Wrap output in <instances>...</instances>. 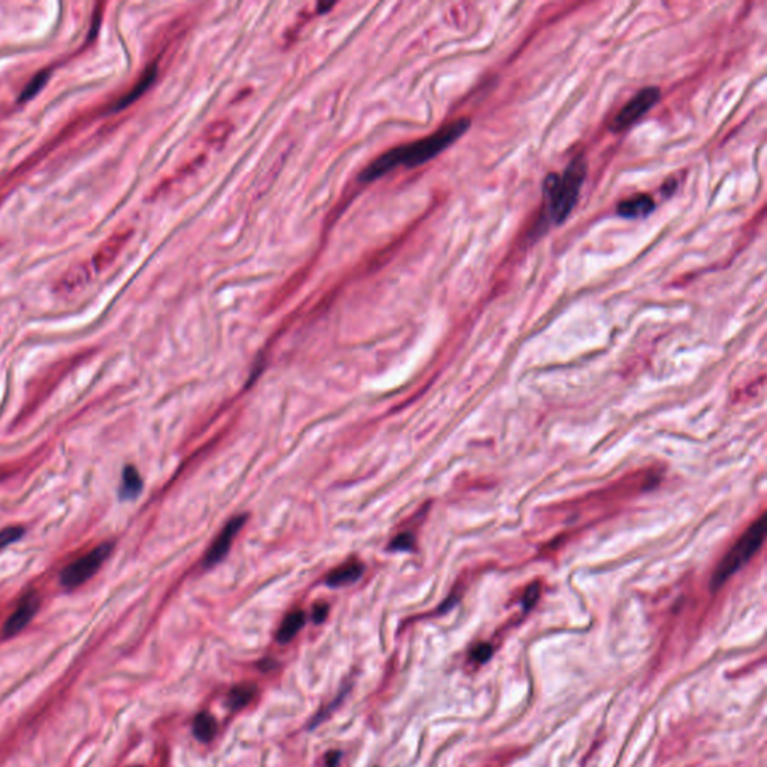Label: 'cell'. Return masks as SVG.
<instances>
[{"label": "cell", "mask_w": 767, "mask_h": 767, "mask_svg": "<svg viewBox=\"0 0 767 767\" xmlns=\"http://www.w3.org/2000/svg\"><path fill=\"white\" fill-rule=\"evenodd\" d=\"M363 570H365V568H363L360 562H357V560H351V562H346L345 565L336 568L333 573H330L327 577V584L333 588H339V586H345V584L354 583L360 579Z\"/></svg>", "instance_id": "11"}, {"label": "cell", "mask_w": 767, "mask_h": 767, "mask_svg": "<svg viewBox=\"0 0 767 767\" xmlns=\"http://www.w3.org/2000/svg\"><path fill=\"white\" fill-rule=\"evenodd\" d=\"M87 282V271L84 267H76L72 268L71 271L65 275V277L62 279L60 286L62 290L66 293H73L76 290H78L80 286L86 285Z\"/></svg>", "instance_id": "17"}, {"label": "cell", "mask_w": 767, "mask_h": 767, "mask_svg": "<svg viewBox=\"0 0 767 767\" xmlns=\"http://www.w3.org/2000/svg\"><path fill=\"white\" fill-rule=\"evenodd\" d=\"M113 551L111 542H102L87 555L73 560L60 574V583L66 589H76L93 577Z\"/></svg>", "instance_id": "4"}, {"label": "cell", "mask_w": 767, "mask_h": 767, "mask_svg": "<svg viewBox=\"0 0 767 767\" xmlns=\"http://www.w3.org/2000/svg\"><path fill=\"white\" fill-rule=\"evenodd\" d=\"M412 546H414V537L411 534H400L391 542L393 550H409Z\"/></svg>", "instance_id": "22"}, {"label": "cell", "mask_w": 767, "mask_h": 767, "mask_svg": "<svg viewBox=\"0 0 767 767\" xmlns=\"http://www.w3.org/2000/svg\"><path fill=\"white\" fill-rule=\"evenodd\" d=\"M538 597H540V584H538V583H532L531 586L526 589L525 597H523V607H525V610H529L535 603H537Z\"/></svg>", "instance_id": "21"}, {"label": "cell", "mask_w": 767, "mask_h": 767, "mask_svg": "<svg viewBox=\"0 0 767 767\" xmlns=\"http://www.w3.org/2000/svg\"><path fill=\"white\" fill-rule=\"evenodd\" d=\"M327 615H328L327 604H319V606L315 607V610H313V621H315L317 623H321L325 619Z\"/></svg>", "instance_id": "23"}, {"label": "cell", "mask_w": 767, "mask_h": 767, "mask_svg": "<svg viewBox=\"0 0 767 767\" xmlns=\"http://www.w3.org/2000/svg\"><path fill=\"white\" fill-rule=\"evenodd\" d=\"M47 78H48V73H47V72L38 73V76H36L35 78H33V80H32V81L29 82L27 89H26V90H24V92H23V95H21V99H24V101H26V99L32 98V96H33V95H35L36 92H39V89H41V87H43V86L45 84Z\"/></svg>", "instance_id": "19"}, {"label": "cell", "mask_w": 767, "mask_h": 767, "mask_svg": "<svg viewBox=\"0 0 767 767\" xmlns=\"http://www.w3.org/2000/svg\"><path fill=\"white\" fill-rule=\"evenodd\" d=\"M143 490V480L135 466H126L123 469L122 485L119 496L122 499H135Z\"/></svg>", "instance_id": "12"}, {"label": "cell", "mask_w": 767, "mask_h": 767, "mask_svg": "<svg viewBox=\"0 0 767 767\" xmlns=\"http://www.w3.org/2000/svg\"><path fill=\"white\" fill-rule=\"evenodd\" d=\"M766 525H767L766 514H762V517L749 526V529L742 535L739 541L733 546V549L724 556L721 564L716 566V571L712 579V584L715 589L721 588L722 584L727 582L733 574H736L740 568L755 555V551L762 547L766 535Z\"/></svg>", "instance_id": "3"}, {"label": "cell", "mask_w": 767, "mask_h": 767, "mask_svg": "<svg viewBox=\"0 0 767 767\" xmlns=\"http://www.w3.org/2000/svg\"><path fill=\"white\" fill-rule=\"evenodd\" d=\"M246 520V517H236L233 520H229V523L222 529V532L219 534V537L214 540V542L211 544V547L209 549L207 553H205L204 558V566H213L219 564L222 559L225 558V555L228 553V550L231 547V544H233V540L236 538L237 532L242 529V526Z\"/></svg>", "instance_id": "6"}, {"label": "cell", "mask_w": 767, "mask_h": 767, "mask_svg": "<svg viewBox=\"0 0 767 767\" xmlns=\"http://www.w3.org/2000/svg\"><path fill=\"white\" fill-rule=\"evenodd\" d=\"M130 237V231H125V233H119L113 236L108 242L105 244H102L101 249L95 255L93 258V266L98 271H101L104 268H106L110 266V264L115 260L117 257L119 252L123 249V246L126 244V242L129 240Z\"/></svg>", "instance_id": "9"}, {"label": "cell", "mask_w": 767, "mask_h": 767, "mask_svg": "<svg viewBox=\"0 0 767 767\" xmlns=\"http://www.w3.org/2000/svg\"><path fill=\"white\" fill-rule=\"evenodd\" d=\"M584 177H586V162L583 156H575L562 174L551 172L544 180L542 191L547 204V214L553 224H562L570 216L579 200Z\"/></svg>", "instance_id": "2"}, {"label": "cell", "mask_w": 767, "mask_h": 767, "mask_svg": "<svg viewBox=\"0 0 767 767\" xmlns=\"http://www.w3.org/2000/svg\"><path fill=\"white\" fill-rule=\"evenodd\" d=\"M24 535L21 526H10L0 531V550L10 546V544L19 541Z\"/></svg>", "instance_id": "18"}, {"label": "cell", "mask_w": 767, "mask_h": 767, "mask_svg": "<svg viewBox=\"0 0 767 767\" xmlns=\"http://www.w3.org/2000/svg\"><path fill=\"white\" fill-rule=\"evenodd\" d=\"M257 687L253 685L252 682H244L240 683V685H236L233 689L229 691V694L227 697V705L229 709H233V711H238V709H243L244 706L249 705L252 700L257 696Z\"/></svg>", "instance_id": "13"}, {"label": "cell", "mask_w": 767, "mask_h": 767, "mask_svg": "<svg viewBox=\"0 0 767 767\" xmlns=\"http://www.w3.org/2000/svg\"><path fill=\"white\" fill-rule=\"evenodd\" d=\"M304 622H306V616H304V613L300 612V610L288 615L277 631V641L280 643L291 641L303 628Z\"/></svg>", "instance_id": "15"}, {"label": "cell", "mask_w": 767, "mask_h": 767, "mask_svg": "<svg viewBox=\"0 0 767 767\" xmlns=\"http://www.w3.org/2000/svg\"><path fill=\"white\" fill-rule=\"evenodd\" d=\"M156 76H158V65L152 63V65L148 66V68L144 71V73L141 76V78H139V80L137 81V84H135L134 87H132L130 92H128L125 96H123V99H122V101H120L119 105H117L119 108H120V106H126V105H129L130 102H134L135 99H138L139 96H141V95L146 92V90L152 86V82L154 81Z\"/></svg>", "instance_id": "14"}, {"label": "cell", "mask_w": 767, "mask_h": 767, "mask_svg": "<svg viewBox=\"0 0 767 767\" xmlns=\"http://www.w3.org/2000/svg\"><path fill=\"white\" fill-rule=\"evenodd\" d=\"M661 98V90L658 87H645L641 89L637 95H634L631 101L623 105V108L616 114L613 119L610 129L613 132H622L632 126L634 123L639 122L643 115L649 110H652V106L659 101Z\"/></svg>", "instance_id": "5"}, {"label": "cell", "mask_w": 767, "mask_h": 767, "mask_svg": "<svg viewBox=\"0 0 767 767\" xmlns=\"http://www.w3.org/2000/svg\"><path fill=\"white\" fill-rule=\"evenodd\" d=\"M38 608H39V598L35 592H32L29 595L24 597L19 607L15 608V612L10 616V619L6 621L3 626L5 637H14L20 631L26 628L29 622L33 619V616L36 615Z\"/></svg>", "instance_id": "7"}, {"label": "cell", "mask_w": 767, "mask_h": 767, "mask_svg": "<svg viewBox=\"0 0 767 767\" xmlns=\"http://www.w3.org/2000/svg\"><path fill=\"white\" fill-rule=\"evenodd\" d=\"M233 130H234L233 122L228 119H218L211 122L210 125L203 130L201 139L204 141V144L209 146L210 148H220L228 141V138L231 137V134H233Z\"/></svg>", "instance_id": "10"}, {"label": "cell", "mask_w": 767, "mask_h": 767, "mask_svg": "<svg viewBox=\"0 0 767 767\" xmlns=\"http://www.w3.org/2000/svg\"><path fill=\"white\" fill-rule=\"evenodd\" d=\"M192 730H194V735L198 740L210 742L214 737V735H216L218 724H216V721H214V718L210 713L203 712V713L195 716Z\"/></svg>", "instance_id": "16"}, {"label": "cell", "mask_w": 767, "mask_h": 767, "mask_svg": "<svg viewBox=\"0 0 767 767\" xmlns=\"http://www.w3.org/2000/svg\"><path fill=\"white\" fill-rule=\"evenodd\" d=\"M492 654H493L492 646L488 645V643H481V645H478V646L474 648L471 656H472L474 661H477V663H485L492 656Z\"/></svg>", "instance_id": "20"}, {"label": "cell", "mask_w": 767, "mask_h": 767, "mask_svg": "<svg viewBox=\"0 0 767 767\" xmlns=\"http://www.w3.org/2000/svg\"><path fill=\"white\" fill-rule=\"evenodd\" d=\"M469 126H471V122L468 119L453 120L431 135L415 139V141L408 144L393 147L370 162L360 172L358 180L361 183H370V181H375L376 179L385 176L387 172H390L398 167L414 168L418 167V165L426 163L433 159L435 156H438L441 152H444L453 143L457 141L469 129Z\"/></svg>", "instance_id": "1"}, {"label": "cell", "mask_w": 767, "mask_h": 767, "mask_svg": "<svg viewBox=\"0 0 767 767\" xmlns=\"http://www.w3.org/2000/svg\"><path fill=\"white\" fill-rule=\"evenodd\" d=\"M655 210L654 198L648 194H637L628 200H623L617 204V214L625 219L646 218Z\"/></svg>", "instance_id": "8"}, {"label": "cell", "mask_w": 767, "mask_h": 767, "mask_svg": "<svg viewBox=\"0 0 767 767\" xmlns=\"http://www.w3.org/2000/svg\"><path fill=\"white\" fill-rule=\"evenodd\" d=\"M676 186H678V183H676V180H669V181H667V183L664 185L663 191H664V194L670 195V194H673V191L676 189Z\"/></svg>", "instance_id": "24"}]
</instances>
